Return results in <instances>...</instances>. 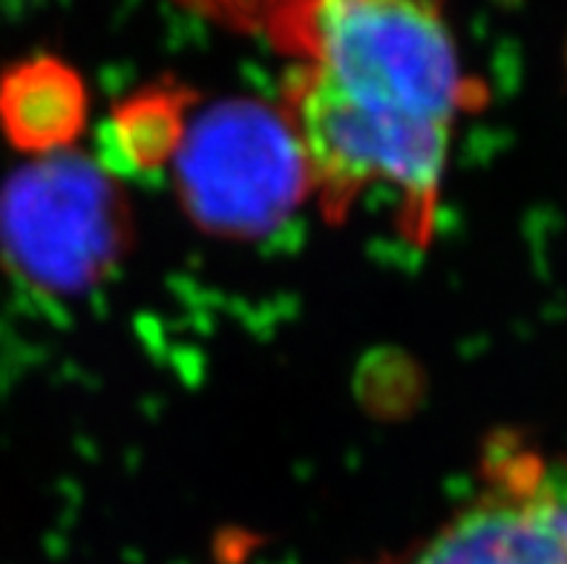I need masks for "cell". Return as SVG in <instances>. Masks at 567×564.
Listing matches in <instances>:
<instances>
[{"mask_svg": "<svg viewBox=\"0 0 567 564\" xmlns=\"http://www.w3.org/2000/svg\"><path fill=\"white\" fill-rule=\"evenodd\" d=\"M262 35L288 58L280 110L323 214L386 193L403 239L424 248L473 101L444 0H271Z\"/></svg>", "mask_w": 567, "mask_h": 564, "instance_id": "6da1fadb", "label": "cell"}, {"mask_svg": "<svg viewBox=\"0 0 567 564\" xmlns=\"http://www.w3.org/2000/svg\"><path fill=\"white\" fill-rule=\"evenodd\" d=\"M127 243L122 191L81 153H43L0 187V259L29 288L84 291L113 271Z\"/></svg>", "mask_w": 567, "mask_h": 564, "instance_id": "7a4b0ae2", "label": "cell"}, {"mask_svg": "<svg viewBox=\"0 0 567 564\" xmlns=\"http://www.w3.org/2000/svg\"><path fill=\"white\" fill-rule=\"evenodd\" d=\"M173 153L187 214L219 236L271 234L311 193L286 115L262 101H219L182 130Z\"/></svg>", "mask_w": 567, "mask_h": 564, "instance_id": "3957f363", "label": "cell"}, {"mask_svg": "<svg viewBox=\"0 0 567 564\" xmlns=\"http://www.w3.org/2000/svg\"><path fill=\"white\" fill-rule=\"evenodd\" d=\"M372 564H567V455L493 438L473 493L424 539Z\"/></svg>", "mask_w": 567, "mask_h": 564, "instance_id": "277c9868", "label": "cell"}, {"mask_svg": "<svg viewBox=\"0 0 567 564\" xmlns=\"http://www.w3.org/2000/svg\"><path fill=\"white\" fill-rule=\"evenodd\" d=\"M84 113V86L55 58L21 61L0 79V127L23 151H66Z\"/></svg>", "mask_w": 567, "mask_h": 564, "instance_id": "5b68a950", "label": "cell"}, {"mask_svg": "<svg viewBox=\"0 0 567 564\" xmlns=\"http://www.w3.org/2000/svg\"><path fill=\"white\" fill-rule=\"evenodd\" d=\"M118 130L127 139L124 153L138 165H153L165 153L176 151L182 139V101L171 90H156L124 104L118 113Z\"/></svg>", "mask_w": 567, "mask_h": 564, "instance_id": "8992f818", "label": "cell"}, {"mask_svg": "<svg viewBox=\"0 0 567 564\" xmlns=\"http://www.w3.org/2000/svg\"><path fill=\"white\" fill-rule=\"evenodd\" d=\"M179 3L219 27L248 35H262L271 9V0H179Z\"/></svg>", "mask_w": 567, "mask_h": 564, "instance_id": "52a82bcc", "label": "cell"}]
</instances>
